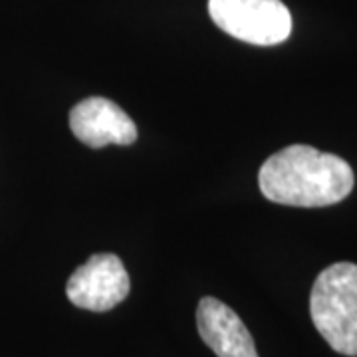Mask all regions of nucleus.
I'll return each mask as SVG.
<instances>
[{"instance_id": "obj_1", "label": "nucleus", "mask_w": 357, "mask_h": 357, "mask_svg": "<svg viewBox=\"0 0 357 357\" xmlns=\"http://www.w3.org/2000/svg\"><path fill=\"white\" fill-rule=\"evenodd\" d=\"M268 201L286 206H330L354 191V169L342 157L310 145H290L268 157L258 173Z\"/></svg>"}, {"instance_id": "obj_2", "label": "nucleus", "mask_w": 357, "mask_h": 357, "mask_svg": "<svg viewBox=\"0 0 357 357\" xmlns=\"http://www.w3.org/2000/svg\"><path fill=\"white\" fill-rule=\"evenodd\" d=\"M310 314L333 351L357 357V264L335 262L319 272L310 296Z\"/></svg>"}, {"instance_id": "obj_3", "label": "nucleus", "mask_w": 357, "mask_h": 357, "mask_svg": "<svg viewBox=\"0 0 357 357\" xmlns=\"http://www.w3.org/2000/svg\"><path fill=\"white\" fill-rule=\"evenodd\" d=\"M213 22L255 46H276L292 34V14L282 0H208Z\"/></svg>"}, {"instance_id": "obj_4", "label": "nucleus", "mask_w": 357, "mask_h": 357, "mask_svg": "<svg viewBox=\"0 0 357 357\" xmlns=\"http://www.w3.org/2000/svg\"><path fill=\"white\" fill-rule=\"evenodd\" d=\"M129 274L121 258L109 252L89 256L68 278L66 294L74 306L89 312H109L128 298Z\"/></svg>"}, {"instance_id": "obj_5", "label": "nucleus", "mask_w": 357, "mask_h": 357, "mask_svg": "<svg viewBox=\"0 0 357 357\" xmlns=\"http://www.w3.org/2000/svg\"><path fill=\"white\" fill-rule=\"evenodd\" d=\"M72 133L91 149L105 145H131L137 139V128L117 103L105 98H86L70 112Z\"/></svg>"}, {"instance_id": "obj_6", "label": "nucleus", "mask_w": 357, "mask_h": 357, "mask_svg": "<svg viewBox=\"0 0 357 357\" xmlns=\"http://www.w3.org/2000/svg\"><path fill=\"white\" fill-rule=\"evenodd\" d=\"M197 328L217 357H258L255 340L238 314L213 296L197 307Z\"/></svg>"}]
</instances>
